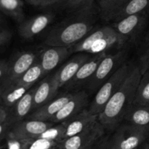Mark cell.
<instances>
[{
	"label": "cell",
	"mask_w": 149,
	"mask_h": 149,
	"mask_svg": "<svg viewBox=\"0 0 149 149\" xmlns=\"http://www.w3.org/2000/svg\"><path fill=\"white\" fill-rule=\"evenodd\" d=\"M141 78L142 73L139 65L132 67L123 84L98 115V121L105 129L114 130L123 120L127 111L133 104Z\"/></svg>",
	"instance_id": "6da1fadb"
},
{
	"label": "cell",
	"mask_w": 149,
	"mask_h": 149,
	"mask_svg": "<svg viewBox=\"0 0 149 149\" xmlns=\"http://www.w3.org/2000/svg\"><path fill=\"white\" fill-rule=\"evenodd\" d=\"M79 15L63 22L51 30L46 37L45 44L48 47H71L82 40L93 29V4L80 8Z\"/></svg>",
	"instance_id": "7a4b0ae2"
},
{
	"label": "cell",
	"mask_w": 149,
	"mask_h": 149,
	"mask_svg": "<svg viewBox=\"0 0 149 149\" xmlns=\"http://www.w3.org/2000/svg\"><path fill=\"white\" fill-rule=\"evenodd\" d=\"M127 42L128 39L118 33L113 26H105L89 33L82 40L71 47V50L95 55L122 47Z\"/></svg>",
	"instance_id": "3957f363"
},
{
	"label": "cell",
	"mask_w": 149,
	"mask_h": 149,
	"mask_svg": "<svg viewBox=\"0 0 149 149\" xmlns=\"http://www.w3.org/2000/svg\"><path fill=\"white\" fill-rule=\"evenodd\" d=\"M132 67L127 63H124L98 89L89 110L93 113L99 115L103 110L109 99L122 86L130 73Z\"/></svg>",
	"instance_id": "277c9868"
},
{
	"label": "cell",
	"mask_w": 149,
	"mask_h": 149,
	"mask_svg": "<svg viewBox=\"0 0 149 149\" xmlns=\"http://www.w3.org/2000/svg\"><path fill=\"white\" fill-rule=\"evenodd\" d=\"M125 51L122 50L113 54H107L99 64L97 70L87 83L89 90L95 92L103 83L124 63Z\"/></svg>",
	"instance_id": "5b68a950"
},
{
	"label": "cell",
	"mask_w": 149,
	"mask_h": 149,
	"mask_svg": "<svg viewBox=\"0 0 149 149\" xmlns=\"http://www.w3.org/2000/svg\"><path fill=\"white\" fill-rule=\"evenodd\" d=\"M149 131L131 124L118 127L112 136L118 149H137L147 140Z\"/></svg>",
	"instance_id": "8992f818"
},
{
	"label": "cell",
	"mask_w": 149,
	"mask_h": 149,
	"mask_svg": "<svg viewBox=\"0 0 149 149\" xmlns=\"http://www.w3.org/2000/svg\"><path fill=\"white\" fill-rule=\"evenodd\" d=\"M104 133V127L97 120L82 132L60 142L58 146L61 149H87L100 141Z\"/></svg>",
	"instance_id": "52a82bcc"
},
{
	"label": "cell",
	"mask_w": 149,
	"mask_h": 149,
	"mask_svg": "<svg viewBox=\"0 0 149 149\" xmlns=\"http://www.w3.org/2000/svg\"><path fill=\"white\" fill-rule=\"evenodd\" d=\"M54 123L49 121L36 119L21 120L13 126L7 138L19 140H33L39 138L48 128L53 126Z\"/></svg>",
	"instance_id": "ba28073f"
},
{
	"label": "cell",
	"mask_w": 149,
	"mask_h": 149,
	"mask_svg": "<svg viewBox=\"0 0 149 149\" xmlns=\"http://www.w3.org/2000/svg\"><path fill=\"white\" fill-rule=\"evenodd\" d=\"M148 16V11L131 15L119 21H116L113 27L118 33L126 37L128 40L134 39L144 29Z\"/></svg>",
	"instance_id": "9c48e42d"
},
{
	"label": "cell",
	"mask_w": 149,
	"mask_h": 149,
	"mask_svg": "<svg viewBox=\"0 0 149 149\" xmlns=\"http://www.w3.org/2000/svg\"><path fill=\"white\" fill-rule=\"evenodd\" d=\"M36 55L30 51H23L20 52L13 60L9 61L10 69L7 79L2 84L1 88L9 85L20 79L31 67L36 63Z\"/></svg>",
	"instance_id": "30bf717a"
},
{
	"label": "cell",
	"mask_w": 149,
	"mask_h": 149,
	"mask_svg": "<svg viewBox=\"0 0 149 149\" xmlns=\"http://www.w3.org/2000/svg\"><path fill=\"white\" fill-rule=\"evenodd\" d=\"M88 103V95L85 91L75 93L66 104L55 115L49 122L52 123H62L80 113Z\"/></svg>",
	"instance_id": "8fae6325"
},
{
	"label": "cell",
	"mask_w": 149,
	"mask_h": 149,
	"mask_svg": "<svg viewBox=\"0 0 149 149\" xmlns=\"http://www.w3.org/2000/svg\"><path fill=\"white\" fill-rule=\"evenodd\" d=\"M97 120L98 115L94 114L89 109H84L80 113L62 122L65 126L64 140L82 132Z\"/></svg>",
	"instance_id": "7c38bea8"
},
{
	"label": "cell",
	"mask_w": 149,
	"mask_h": 149,
	"mask_svg": "<svg viewBox=\"0 0 149 149\" xmlns=\"http://www.w3.org/2000/svg\"><path fill=\"white\" fill-rule=\"evenodd\" d=\"M59 88L60 86L55 74L45 79L39 87H36L33 96V110H36L55 98Z\"/></svg>",
	"instance_id": "4fadbf2b"
},
{
	"label": "cell",
	"mask_w": 149,
	"mask_h": 149,
	"mask_svg": "<svg viewBox=\"0 0 149 149\" xmlns=\"http://www.w3.org/2000/svg\"><path fill=\"white\" fill-rule=\"evenodd\" d=\"M106 55V52H100L91 57L80 68L72 79L66 84L67 87L68 88H75L81 84H87L96 71L100 63Z\"/></svg>",
	"instance_id": "5bb4252c"
},
{
	"label": "cell",
	"mask_w": 149,
	"mask_h": 149,
	"mask_svg": "<svg viewBox=\"0 0 149 149\" xmlns=\"http://www.w3.org/2000/svg\"><path fill=\"white\" fill-rule=\"evenodd\" d=\"M74 93H65L61 95L58 97H55L46 104L34 110L31 114L30 119H36L41 121H49V119L55 116L67 102L73 97Z\"/></svg>",
	"instance_id": "9a60e30c"
},
{
	"label": "cell",
	"mask_w": 149,
	"mask_h": 149,
	"mask_svg": "<svg viewBox=\"0 0 149 149\" xmlns=\"http://www.w3.org/2000/svg\"><path fill=\"white\" fill-rule=\"evenodd\" d=\"M53 15L45 13L31 17L23 22L19 26V33L23 38L31 39L45 30L52 22Z\"/></svg>",
	"instance_id": "2e32d148"
},
{
	"label": "cell",
	"mask_w": 149,
	"mask_h": 149,
	"mask_svg": "<svg viewBox=\"0 0 149 149\" xmlns=\"http://www.w3.org/2000/svg\"><path fill=\"white\" fill-rule=\"evenodd\" d=\"M68 47H49L45 49L40 56L39 64L43 70L44 75L53 70L58 64L67 58L71 52Z\"/></svg>",
	"instance_id": "e0dca14e"
},
{
	"label": "cell",
	"mask_w": 149,
	"mask_h": 149,
	"mask_svg": "<svg viewBox=\"0 0 149 149\" xmlns=\"http://www.w3.org/2000/svg\"><path fill=\"white\" fill-rule=\"evenodd\" d=\"M90 58L91 57L87 54H79L57 71L55 75L60 87L66 85Z\"/></svg>",
	"instance_id": "ac0fdd59"
},
{
	"label": "cell",
	"mask_w": 149,
	"mask_h": 149,
	"mask_svg": "<svg viewBox=\"0 0 149 149\" xmlns=\"http://www.w3.org/2000/svg\"><path fill=\"white\" fill-rule=\"evenodd\" d=\"M31 89L18 80L0 89L1 104L12 108Z\"/></svg>",
	"instance_id": "d6986e66"
},
{
	"label": "cell",
	"mask_w": 149,
	"mask_h": 149,
	"mask_svg": "<svg viewBox=\"0 0 149 149\" xmlns=\"http://www.w3.org/2000/svg\"><path fill=\"white\" fill-rule=\"evenodd\" d=\"M35 90H36V87L30 89L15 103V105L13 106V109H11V122L13 126L17 122L23 120V118L27 116L28 113L33 109V96H34Z\"/></svg>",
	"instance_id": "ffe728a7"
},
{
	"label": "cell",
	"mask_w": 149,
	"mask_h": 149,
	"mask_svg": "<svg viewBox=\"0 0 149 149\" xmlns=\"http://www.w3.org/2000/svg\"><path fill=\"white\" fill-rule=\"evenodd\" d=\"M124 119L129 124L149 131V106L132 104L127 111Z\"/></svg>",
	"instance_id": "44dd1931"
},
{
	"label": "cell",
	"mask_w": 149,
	"mask_h": 149,
	"mask_svg": "<svg viewBox=\"0 0 149 149\" xmlns=\"http://www.w3.org/2000/svg\"><path fill=\"white\" fill-rule=\"evenodd\" d=\"M129 1L130 0H99L100 16L104 20H113L116 15Z\"/></svg>",
	"instance_id": "7402d4cb"
},
{
	"label": "cell",
	"mask_w": 149,
	"mask_h": 149,
	"mask_svg": "<svg viewBox=\"0 0 149 149\" xmlns=\"http://www.w3.org/2000/svg\"><path fill=\"white\" fill-rule=\"evenodd\" d=\"M146 11L149 12V0H130L129 2L116 15L114 20L119 21L131 15Z\"/></svg>",
	"instance_id": "603a6c76"
},
{
	"label": "cell",
	"mask_w": 149,
	"mask_h": 149,
	"mask_svg": "<svg viewBox=\"0 0 149 149\" xmlns=\"http://www.w3.org/2000/svg\"><path fill=\"white\" fill-rule=\"evenodd\" d=\"M1 11L17 21H21L24 17L23 3L21 0H0Z\"/></svg>",
	"instance_id": "cb8c5ba5"
},
{
	"label": "cell",
	"mask_w": 149,
	"mask_h": 149,
	"mask_svg": "<svg viewBox=\"0 0 149 149\" xmlns=\"http://www.w3.org/2000/svg\"><path fill=\"white\" fill-rule=\"evenodd\" d=\"M133 104L149 106V70L142 75Z\"/></svg>",
	"instance_id": "d4e9b609"
},
{
	"label": "cell",
	"mask_w": 149,
	"mask_h": 149,
	"mask_svg": "<svg viewBox=\"0 0 149 149\" xmlns=\"http://www.w3.org/2000/svg\"><path fill=\"white\" fill-rule=\"evenodd\" d=\"M42 76H44V73L42 66L39 63H36L17 80L25 85L31 87L33 84L38 81Z\"/></svg>",
	"instance_id": "484cf974"
},
{
	"label": "cell",
	"mask_w": 149,
	"mask_h": 149,
	"mask_svg": "<svg viewBox=\"0 0 149 149\" xmlns=\"http://www.w3.org/2000/svg\"><path fill=\"white\" fill-rule=\"evenodd\" d=\"M65 135V126L63 123H59L57 125H53L48 128L42 134H41L38 138L49 140V141H56L59 143L64 140Z\"/></svg>",
	"instance_id": "4316f807"
},
{
	"label": "cell",
	"mask_w": 149,
	"mask_h": 149,
	"mask_svg": "<svg viewBox=\"0 0 149 149\" xmlns=\"http://www.w3.org/2000/svg\"><path fill=\"white\" fill-rule=\"evenodd\" d=\"M58 145L56 141L36 138L33 140H26L23 149H52Z\"/></svg>",
	"instance_id": "83f0119b"
},
{
	"label": "cell",
	"mask_w": 149,
	"mask_h": 149,
	"mask_svg": "<svg viewBox=\"0 0 149 149\" xmlns=\"http://www.w3.org/2000/svg\"><path fill=\"white\" fill-rule=\"evenodd\" d=\"M13 37V33L7 27L1 26L0 29V47L3 49L6 47L8 46Z\"/></svg>",
	"instance_id": "f1b7e54d"
},
{
	"label": "cell",
	"mask_w": 149,
	"mask_h": 149,
	"mask_svg": "<svg viewBox=\"0 0 149 149\" xmlns=\"http://www.w3.org/2000/svg\"><path fill=\"white\" fill-rule=\"evenodd\" d=\"M139 67L141 68L142 75L149 70V47L140 57Z\"/></svg>",
	"instance_id": "f546056e"
},
{
	"label": "cell",
	"mask_w": 149,
	"mask_h": 149,
	"mask_svg": "<svg viewBox=\"0 0 149 149\" xmlns=\"http://www.w3.org/2000/svg\"><path fill=\"white\" fill-rule=\"evenodd\" d=\"M10 69V64L9 61L6 60H1L0 62V81L1 84L4 82L9 74Z\"/></svg>",
	"instance_id": "4dcf8cb0"
},
{
	"label": "cell",
	"mask_w": 149,
	"mask_h": 149,
	"mask_svg": "<svg viewBox=\"0 0 149 149\" xmlns=\"http://www.w3.org/2000/svg\"><path fill=\"white\" fill-rule=\"evenodd\" d=\"M100 149H118L113 136L107 137L102 139Z\"/></svg>",
	"instance_id": "1f68e13d"
},
{
	"label": "cell",
	"mask_w": 149,
	"mask_h": 149,
	"mask_svg": "<svg viewBox=\"0 0 149 149\" xmlns=\"http://www.w3.org/2000/svg\"><path fill=\"white\" fill-rule=\"evenodd\" d=\"M93 2H94V0H71L66 4L68 7H73V8H80L84 6L93 4Z\"/></svg>",
	"instance_id": "d6a6232c"
},
{
	"label": "cell",
	"mask_w": 149,
	"mask_h": 149,
	"mask_svg": "<svg viewBox=\"0 0 149 149\" xmlns=\"http://www.w3.org/2000/svg\"><path fill=\"white\" fill-rule=\"evenodd\" d=\"M28 3L36 7H47L49 5V0H26Z\"/></svg>",
	"instance_id": "836d02e7"
},
{
	"label": "cell",
	"mask_w": 149,
	"mask_h": 149,
	"mask_svg": "<svg viewBox=\"0 0 149 149\" xmlns=\"http://www.w3.org/2000/svg\"><path fill=\"white\" fill-rule=\"evenodd\" d=\"M102 139H103V138H101L100 141H98L97 142H96L95 143L93 144V146H91L89 147V148H87V149H100V146H101Z\"/></svg>",
	"instance_id": "e575fe53"
},
{
	"label": "cell",
	"mask_w": 149,
	"mask_h": 149,
	"mask_svg": "<svg viewBox=\"0 0 149 149\" xmlns=\"http://www.w3.org/2000/svg\"><path fill=\"white\" fill-rule=\"evenodd\" d=\"M138 149H149V146H148V142H147V141H146L145 142H144L139 147V148Z\"/></svg>",
	"instance_id": "d590c367"
},
{
	"label": "cell",
	"mask_w": 149,
	"mask_h": 149,
	"mask_svg": "<svg viewBox=\"0 0 149 149\" xmlns=\"http://www.w3.org/2000/svg\"><path fill=\"white\" fill-rule=\"evenodd\" d=\"M71 0H57L56 3H60V2H65V4L68 3L69 1H71Z\"/></svg>",
	"instance_id": "8d00e7d4"
},
{
	"label": "cell",
	"mask_w": 149,
	"mask_h": 149,
	"mask_svg": "<svg viewBox=\"0 0 149 149\" xmlns=\"http://www.w3.org/2000/svg\"><path fill=\"white\" fill-rule=\"evenodd\" d=\"M145 40H146V42H147V43L149 44V29H148V32H147V34H146V36Z\"/></svg>",
	"instance_id": "74e56055"
},
{
	"label": "cell",
	"mask_w": 149,
	"mask_h": 149,
	"mask_svg": "<svg viewBox=\"0 0 149 149\" xmlns=\"http://www.w3.org/2000/svg\"><path fill=\"white\" fill-rule=\"evenodd\" d=\"M56 1H57V0H49V5H51V4H56Z\"/></svg>",
	"instance_id": "f35d334b"
},
{
	"label": "cell",
	"mask_w": 149,
	"mask_h": 149,
	"mask_svg": "<svg viewBox=\"0 0 149 149\" xmlns=\"http://www.w3.org/2000/svg\"><path fill=\"white\" fill-rule=\"evenodd\" d=\"M52 149H61V148H60V147L58 146H56L54 147V148H52Z\"/></svg>",
	"instance_id": "ab89813d"
},
{
	"label": "cell",
	"mask_w": 149,
	"mask_h": 149,
	"mask_svg": "<svg viewBox=\"0 0 149 149\" xmlns=\"http://www.w3.org/2000/svg\"><path fill=\"white\" fill-rule=\"evenodd\" d=\"M147 142H148V146H149V135H148V138H147Z\"/></svg>",
	"instance_id": "60d3db41"
},
{
	"label": "cell",
	"mask_w": 149,
	"mask_h": 149,
	"mask_svg": "<svg viewBox=\"0 0 149 149\" xmlns=\"http://www.w3.org/2000/svg\"><path fill=\"white\" fill-rule=\"evenodd\" d=\"M138 148H137V149H138Z\"/></svg>",
	"instance_id": "b9f144b4"
}]
</instances>
